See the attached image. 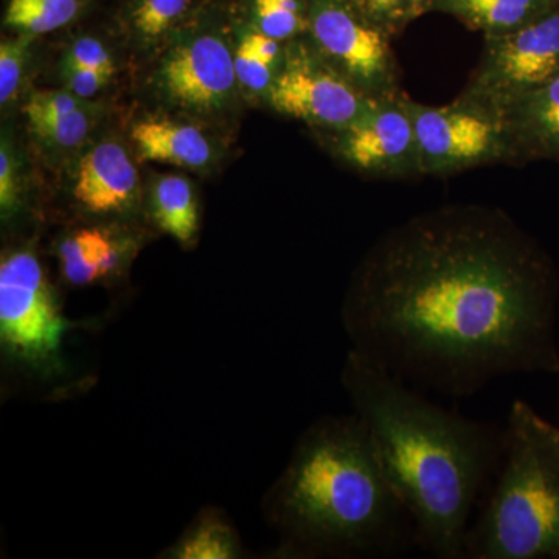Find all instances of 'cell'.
Returning a JSON list of instances; mask_svg holds the SVG:
<instances>
[{
  "label": "cell",
  "mask_w": 559,
  "mask_h": 559,
  "mask_svg": "<svg viewBox=\"0 0 559 559\" xmlns=\"http://www.w3.org/2000/svg\"><path fill=\"white\" fill-rule=\"evenodd\" d=\"M320 138L342 164L362 175L389 179L423 176L417 134L403 92L374 100L347 128Z\"/></svg>",
  "instance_id": "cell-10"
},
{
  "label": "cell",
  "mask_w": 559,
  "mask_h": 559,
  "mask_svg": "<svg viewBox=\"0 0 559 559\" xmlns=\"http://www.w3.org/2000/svg\"><path fill=\"white\" fill-rule=\"evenodd\" d=\"M250 27L282 43L310 33V0H231Z\"/></svg>",
  "instance_id": "cell-21"
},
{
  "label": "cell",
  "mask_w": 559,
  "mask_h": 559,
  "mask_svg": "<svg viewBox=\"0 0 559 559\" xmlns=\"http://www.w3.org/2000/svg\"><path fill=\"white\" fill-rule=\"evenodd\" d=\"M36 38L13 35L0 43V106L3 112L20 98L31 73Z\"/></svg>",
  "instance_id": "cell-23"
},
{
  "label": "cell",
  "mask_w": 559,
  "mask_h": 559,
  "mask_svg": "<svg viewBox=\"0 0 559 559\" xmlns=\"http://www.w3.org/2000/svg\"><path fill=\"white\" fill-rule=\"evenodd\" d=\"M60 69V79L62 87L72 91L73 94L92 100L110 83L114 75L109 73L97 72V70L75 69V68H58Z\"/></svg>",
  "instance_id": "cell-29"
},
{
  "label": "cell",
  "mask_w": 559,
  "mask_h": 559,
  "mask_svg": "<svg viewBox=\"0 0 559 559\" xmlns=\"http://www.w3.org/2000/svg\"><path fill=\"white\" fill-rule=\"evenodd\" d=\"M234 60L242 98L266 103L280 69L260 60L241 32L234 24Z\"/></svg>",
  "instance_id": "cell-24"
},
{
  "label": "cell",
  "mask_w": 559,
  "mask_h": 559,
  "mask_svg": "<svg viewBox=\"0 0 559 559\" xmlns=\"http://www.w3.org/2000/svg\"><path fill=\"white\" fill-rule=\"evenodd\" d=\"M516 400L502 469L465 536L466 559H559V468Z\"/></svg>",
  "instance_id": "cell-4"
},
{
  "label": "cell",
  "mask_w": 559,
  "mask_h": 559,
  "mask_svg": "<svg viewBox=\"0 0 559 559\" xmlns=\"http://www.w3.org/2000/svg\"><path fill=\"white\" fill-rule=\"evenodd\" d=\"M0 333L10 348L31 359L60 347L64 322L32 250H16L0 263Z\"/></svg>",
  "instance_id": "cell-11"
},
{
  "label": "cell",
  "mask_w": 559,
  "mask_h": 559,
  "mask_svg": "<svg viewBox=\"0 0 559 559\" xmlns=\"http://www.w3.org/2000/svg\"><path fill=\"white\" fill-rule=\"evenodd\" d=\"M97 0H7L3 28L33 38L64 31L86 20Z\"/></svg>",
  "instance_id": "cell-18"
},
{
  "label": "cell",
  "mask_w": 559,
  "mask_h": 559,
  "mask_svg": "<svg viewBox=\"0 0 559 559\" xmlns=\"http://www.w3.org/2000/svg\"><path fill=\"white\" fill-rule=\"evenodd\" d=\"M27 162L14 142L10 127L2 128L0 138V212L3 219H11L24 209L31 186Z\"/></svg>",
  "instance_id": "cell-22"
},
{
  "label": "cell",
  "mask_w": 559,
  "mask_h": 559,
  "mask_svg": "<svg viewBox=\"0 0 559 559\" xmlns=\"http://www.w3.org/2000/svg\"><path fill=\"white\" fill-rule=\"evenodd\" d=\"M73 201L97 216L127 215L140 202L142 186L131 151L116 135L103 134L70 160Z\"/></svg>",
  "instance_id": "cell-12"
},
{
  "label": "cell",
  "mask_w": 559,
  "mask_h": 559,
  "mask_svg": "<svg viewBox=\"0 0 559 559\" xmlns=\"http://www.w3.org/2000/svg\"><path fill=\"white\" fill-rule=\"evenodd\" d=\"M342 380L418 546L433 558L462 559L471 513L506 454L507 428L441 409L355 352Z\"/></svg>",
  "instance_id": "cell-2"
},
{
  "label": "cell",
  "mask_w": 559,
  "mask_h": 559,
  "mask_svg": "<svg viewBox=\"0 0 559 559\" xmlns=\"http://www.w3.org/2000/svg\"><path fill=\"white\" fill-rule=\"evenodd\" d=\"M344 322L353 352L452 399L559 371L554 267L484 205H448L382 234L356 270Z\"/></svg>",
  "instance_id": "cell-1"
},
{
  "label": "cell",
  "mask_w": 559,
  "mask_h": 559,
  "mask_svg": "<svg viewBox=\"0 0 559 559\" xmlns=\"http://www.w3.org/2000/svg\"><path fill=\"white\" fill-rule=\"evenodd\" d=\"M103 109L97 103L61 117V119L31 124L33 139L51 160H72L94 140L100 127Z\"/></svg>",
  "instance_id": "cell-20"
},
{
  "label": "cell",
  "mask_w": 559,
  "mask_h": 559,
  "mask_svg": "<svg viewBox=\"0 0 559 559\" xmlns=\"http://www.w3.org/2000/svg\"><path fill=\"white\" fill-rule=\"evenodd\" d=\"M202 0H124L114 11V28L131 50L153 60L194 16Z\"/></svg>",
  "instance_id": "cell-14"
},
{
  "label": "cell",
  "mask_w": 559,
  "mask_h": 559,
  "mask_svg": "<svg viewBox=\"0 0 559 559\" xmlns=\"http://www.w3.org/2000/svg\"><path fill=\"white\" fill-rule=\"evenodd\" d=\"M271 513L301 554L385 558L418 544L358 415L326 419L301 437Z\"/></svg>",
  "instance_id": "cell-3"
},
{
  "label": "cell",
  "mask_w": 559,
  "mask_h": 559,
  "mask_svg": "<svg viewBox=\"0 0 559 559\" xmlns=\"http://www.w3.org/2000/svg\"><path fill=\"white\" fill-rule=\"evenodd\" d=\"M91 103L94 102L84 100L66 87L58 91L33 92L25 102L24 114L27 117L28 127H31V124L61 119V117L86 108Z\"/></svg>",
  "instance_id": "cell-27"
},
{
  "label": "cell",
  "mask_w": 559,
  "mask_h": 559,
  "mask_svg": "<svg viewBox=\"0 0 559 559\" xmlns=\"http://www.w3.org/2000/svg\"><path fill=\"white\" fill-rule=\"evenodd\" d=\"M437 0H415V20H418L423 14L432 11Z\"/></svg>",
  "instance_id": "cell-31"
},
{
  "label": "cell",
  "mask_w": 559,
  "mask_h": 559,
  "mask_svg": "<svg viewBox=\"0 0 559 559\" xmlns=\"http://www.w3.org/2000/svg\"><path fill=\"white\" fill-rule=\"evenodd\" d=\"M153 60L146 86L165 112L216 127L240 108L231 0H202L194 16Z\"/></svg>",
  "instance_id": "cell-5"
},
{
  "label": "cell",
  "mask_w": 559,
  "mask_h": 559,
  "mask_svg": "<svg viewBox=\"0 0 559 559\" xmlns=\"http://www.w3.org/2000/svg\"><path fill=\"white\" fill-rule=\"evenodd\" d=\"M308 35L330 64L367 97L380 100L400 94L392 36L347 0H310Z\"/></svg>",
  "instance_id": "cell-9"
},
{
  "label": "cell",
  "mask_w": 559,
  "mask_h": 559,
  "mask_svg": "<svg viewBox=\"0 0 559 559\" xmlns=\"http://www.w3.org/2000/svg\"><path fill=\"white\" fill-rule=\"evenodd\" d=\"M559 0H437L432 11L451 14L485 36L516 31Z\"/></svg>",
  "instance_id": "cell-17"
},
{
  "label": "cell",
  "mask_w": 559,
  "mask_h": 559,
  "mask_svg": "<svg viewBox=\"0 0 559 559\" xmlns=\"http://www.w3.org/2000/svg\"><path fill=\"white\" fill-rule=\"evenodd\" d=\"M150 209L157 226L180 242H190L200 229L197 191L186 176H154L150 187Z\"/></svg>",
  "instance_id": "cell-19"
},
{
  "label": "cell",
  "mask_w": 559,
  "mask_h": 559,
  "mask_svg": "<svg viewBox=\"0 0 559 559\" xmlns=\"http://www.w3.org/2000/svg\"><path fill=\"white\" fill-rule=\"evenodd\" d=\"M362 16L396 36L415 21V0H347Z\"/></svg>",
  "instance_id": "cell-28"
},
{
  "label": "cell",
  "mask_w": 559,
  "mask_h": 559,
  "mask_svg": "<svg viewBox=\"0 0 559 559\" xmlns=\"http://www.w3.org/2000/svg\"><path fill=\"white\" fill-rule=\"evenodd\" d=\"M417 134L421 175H451L491 162L516 159L506 120L462 98L428 106L403 94Z\"/></svg>",
  "instance_id": "cell-7"
},
{
  "label": "cell",
  "mask_w": 559,
  "mask_h": 559,
  "mask_svg": "<svg viewBox=\"0 0 559 559\" xmlns=\"http://www.w3.org/2000/svg\"><path fill=\"white\" fill-rule=\"evenodd\" d=\"M116 2V5H119V3L124 2V0H114Z\"/></svg>",
  "instance_id": "cell-32"
},
{
  "label": "cell",
  "mask_w": 559,
  "mask_h": 559,
  "mask_svg": "<svg viewBox=\"0 0 559 559\" xmlns=\"http://www.w3.org/2000/svg\"><path fill=\"white\" fill-rule=\"evenodd\" d=\"M124 248L108 230L81 229L70 234L58 249L61 270L73 285H90L119 270Z\"/></svg>",
  "instance_id": "cell-16"
},
{
  "label": "cell",
  "mask_w": 559,
  "mask_h": 559,
  "mask_svg": "<svg viewBox=\"0 0 559 559\" xmlns=\"http://www.w3.org/2000/svg\"><path fill=\"white\" fill-rule=\"evenodd\" d=\"M525 409H527L530 426L535 430L540 443L549 451L551 459L555 460L559 468V426L551 425L546 418L540 417L538 412L533 409L530 404Z\"/></svg>",
  "instance_id": "cell-30"
},
{
  "label": "cell",
  "mask_w": 559,
  "mask_h": 559,
  "mask_svg": "<svg viewBox=\"0 0 559 559\" xmlns=\"http://www.w3.org/2000/svg\"><path fill=\"white\" fill-rule=\"evenodd\" d=\"M204 127L182 117L153 116L135 121L130 139L140 160L209 173L219 164L223 146Z\"/></svg>",
  "instance_id": "cell-13"
},
{
  "label": "cell",
  "mask_w": 559,
  "mask_h": 559,
  "mask_svg": "<svg viewBox=\"0 0 559 559\" xmlns=\"http://www.w3.org/2000/svg\"><path fill=\"white\" fill-rule=\"evenodd\" d=\"M502 119L516 159L559 157V75L511 106Z\"/></svg>",
  "instance_id": "cell-15"
},
{
  "label": "cell",
  "mask_w": 559,
  "mask_h": 559,
  "mask_svg": "<svg viewBox=\"0 0 559 559\" xmlns=\"http://www.w3.org/2000/svg\"><path fill=\"white\" fill-rule=\"evenodd\" d=\"M558 75L559 2L516 31L485 36L479 66L460 98L503 117Z\"/></svg>",
  "instance_id": "cell-6"
},
{
  "label": "cell",
  "mask_w": 559,
  "mask_h": 559,
  "mask_svg": "<svg viewBox=\"0 0 559 559\" xmlns=\"http://www.w3.org/2000/svg\"><path fill=\"white\" fill-rule=\"evenodd\" d=\"M105 38L97 33L80 32L66 46L58 68L97 70L116 75V60Z\"/></svg>",
  "instance_id": "cell-26"
},
{
  "label": "cell",
  "mask_w": 559,
  "mask_h": 559,
  "mask_svg": "<svg viewBox=\"0 0 559 559\" xmlns=\"http://www.w3.org/2000/svg\"><path fill=\"white\" fill-rule=\"evenodd\" d=\"M237 555L234 533L218 520L202 521L176 550L182 559H229Z\"/></svg>",
  "instance_id": "cell-25"
},
{
  "label": "cell",
  "mask_w": 559,
  "mask_h": 559,
  "mask_svg": "<svg viewBox=\"0 0 559 559\" xmlns=\"http://www.w3.org/2000/svg\"><path fill=\"white\" fill-rule=\"evenodd\" d=\"M373 102L330 64L310 35H305L286 43L285 61L266 105L319 134H329L358 120Z\"/></svg>",
  "instance_id": "cell-8"
}]
</instances>
